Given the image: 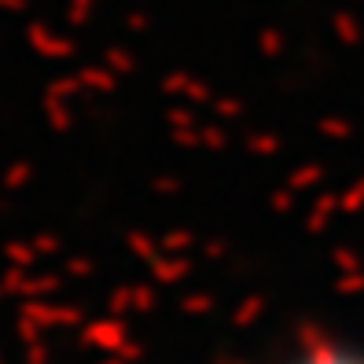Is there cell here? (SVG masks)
<instances>
[{
  "label": "cell",
  "instance_id": "cell-1",
  "mask_svg": "<svg viewBox=\"0 0 364 364\" xmlns=\"http://www.w3.org/2000/svg\"><path fill=\"white\" fill-rule=\"evenodd\" d=\"M302 364H364V360L346 357V353H316V357H309V360H302Z\"/></svg>",
  "mask_w": 364,
  "mask_h": 364
}]
</instances>
